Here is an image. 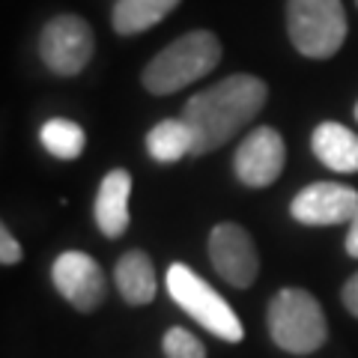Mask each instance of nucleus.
I'll return each instance as SVG.
<instances>
[{"mask_svg": "<svg viewBox=\"0 0 358 358\" xmlns=\"http://www.w3.org/2000/svg\"><path fill=\"white\" fill-rule=\"evenodd\" d=\"M268 334L278 350L289 355H310L326 343L329 322L320 301L308 289L287 287L268 305Z\"/></svg>", "mask_w": 358, "mask_h": 358, "instance_id": "3", "label": "nucleus"}, {"mask_svg": "<svg viewBox=\"0 0 358 358\" xmlns=\"http://www.w3.org/2000/svg\"><path fill=\"white\" fill-rule=\"evenodd\" d=\"M266 96L268 87L257 75H230L188 99L182 120L194 138L192 155H206L224 147L233 134L260 114Z\"/></svg>", "mask_w": 358, "mask_h": 358, "instance_id": "1", "label": "nucleus"}, {"mask_svg": "<svg viewBox=\"0 0 358 358\" xmlns=\"http://www.w3.org/2000/svg\"><path fill=\"white\" fill-rule=\"evenodd\" d=\"M51 278H54L57 293L81 313H93L108 296V281H105L102 266L84 251L60 254L54 260Z\"/></svg>", "mask_w": 358, "mask_h": 358, "instance_id": "8", "label": "nucleus"}, {"mask_svg": "<svg viewBox=\"0 0 358 358\" xmlns=\"http://www.w3.org/2000/svg\"><path fill=\"white\" fill-rule=\"evenodd\" d=\"M209 260H212V268L236 289L251 287L257 281V272H260V257H257L254 239L248 236V230L233 221L212 227Z\"/></svg>", "mask_w": 358, "mask_h": 358, "instance_id": "7", "label": "nucleus"}, {"mask_svg": "<svg viewBox=\"0 0 358 358\" xmlns=\"http://www.w3.org/2000/svg\"><path fill=\"white\" fill-rule=\"evenodd\" d=\"M284 162H287L284 138L272 126H260L239 143L236 155H233V171H236V179L242 185L266 188L281 176Z\"/></svg>", "mask_w": 358, "mask_h": 358, "instance_id": "9", "label": "nucleus"}, {"mask_svg": "<svg viewBox=\"0 0 358 358\" xmlns=\"http://www.w3.org/2000/svg\"><path fill=\"white\" fill-rule=\"evenodd\" d=\"M289 212L299 224H308V227L346 224L358 212V192L341 182H313L293 197Z\"/></svg>", "mask_w": 358, "mask_h": 358, "instance_id": "10", "label": "nucleus"}, {"mask_svg": "<svg viewBox=\"0 0 358 358\" xmlns=\"http://www.w3.org/2000/svg\"><path fill=\"white\" fill-rule=\"evenodd\" d=\"M129 194H131V173L114 167L99 185L96 194V224L108 239H117L129 230Z\"/></svg>", "mask_w": 358, "mask_h": 358, "instance_id": "11", "label": "nucleus"}, {"mask_svg": "<svg viewBox=\"0 0 358 358\" xmlns=\"http://www.w3.org/2000/svg\"><path fill=\"white\" fill-rule=\"evenodd\" d=\"M114 281H117L122 301H129L134 308L150 305L155 299V289H159L152 260L143 251H129V254L120 257V263L114 268Z\"/></svg>", "mask_w": 358, "mask_h": 358, "instance_id": "13", "label": "nucleus"}, {"mask_svg": "<svg viewBox=\"0 0 358 358\" xmlns=\"http://www.w3.org/2000/svg\"><path fill=\"white\" fill-rule=\"evenodd\" d=\"M355 3H358V0H355Z\"/></svg>", "mask_w": 358, "mask_h": 358, "instance_id": "22", "label": "nucleus"}, {"mask_svg": "<svg viewBox=\"0 0 358 358\" xmlns=\"http://www.w3.org/2000/svg\"><path fill=\"white\" fill-rule=\"evenodd\" d=\"M355 120H358V105H355Z\"/></svg>", "mask_w": 358, "mask_h": 358, "instance_id": "21", "label": "nucleus"}, {"mask_svg": "<svg viewBox=\"0 0 358 358\" xmlns=\"http://www.w3.org/2000/svg\"><path fill=\"white\" fill-rule=\"evenodd\" d=\"M192 147H194V138L182 117L162 120L147 134V150L159 164H173L179 159H185V155H192Z\"/></svg>", "mask_w": 358, "mask_h": 358, "instance_id": "15", "label": "nucleus"}, {"mask_svg": "<svg viewBox=\"0 0 358 358\" xmlns=\"http://www.w3.org/2000/svg\"><path fill=\"white\" fill-rule=\"evenodd\" d=\"M93 48H96L93 30L78 15H57L42 27L39 57L54 75L63 78L78 75L93 57Z\"/></svg>", "mask_w": 358, "mask_h": 358, "instance_id": "6", "label": "nucleus"}, {"mask_svg": "<svg viewBox=\"0 0 358 358\" xmlns=\"http://www.w3.org/2000/svg\"><path fill=\"white\" fill-rule=\"evenodd\" d=\"M39 141H42V147L54 155V159H63V162L78 159V155L84 152V147H87L84 129L78 126V122H72V120H63V117H54V120L45 122L42 131H39Z\"/></svg>", "mask_w": 358, "mask_h": 358, "instance_id": "16", "label": "nucleus"}, {"mask_svg": "<svg viewBox=\"0 0 358 358\" xmlns=\"http://www.w3.org/2000/svg\"><path fill=\"white\" fill-rule=\"evenodd\" d=\"M313 155L338 173H358V134L341 122H320L310 138Z\"/></svg>", "mask_w": 358, "mask_h": 358, "instance_id": "12", "label": "nucleus"}, {"mask_svg": "<svg viewBox=\"0 0 358 358\" xmlns=\"http://www.w3.org/2000/svg\"><path fill=\"white\" fill-rule=\"evenodd\" d=\"M346 13L341 0H287V33L299 54L326 60L346 39Z\"/></svg>", "mask_w": 358, "mask_h": 358, "instance_id": "4", "label": "nucleus"}, {"mask_svg": "<svg viewBox=\"0 0 358 358\" xmlns=\"http://www.w3.org/2000/svg\"><path fill=\"white\" fill-rule=\"evenodd\" d=\"M0 263L3 266L21 263V245L13 233H9V227H0Z\"/></svg>", "mask_w": 358, "mask_h": 358, "instance_id": "18", "label": "nucleus"}, {"mask_svg": "<svg viewBox=\"0 0 358 358\" xmlns=\"http://www.w3.org/2000/svg\"><path fill=\"white\" fill-rule=\"evenodd\" d=\"M221 60V42L209 30H192L159 51L143 69V87L155 96H171L176 90L200 81Z\"/></svg>", "mask_w": 358, "mask_h": 358, "instance_id": "2", "label": "nucleus"}, {"mask_svg": "<svg viewBox=\"0 0 358 358\" xmlns=\"http://www.w3.org/2000/svg\"><path fill=\"white\" fill-rule=\"evenodd\" d=\"M176 6L179 0H117L110 21L120 36H134L164 21Z\"/></svg>", "mask_w": 358, "mask_h": 358, "instance_id": "14", "label": "nucleus"}, {"mask_svg": "<svg viewBox=\"0 0 358 358\" xmlns=\"http://www.w3.org/2000/svg\"><path fill=\"white\" fill-rule=\"evenodd\" d=\"M164 284L176 305L192 320H197L206 331L215 334V338L227 341V343H239L245 338V329H242L239 317L233 313V308L194 272V268H188L185 263H173L167 268Z\"/></svg>", "mask_w": 358, "mask_h": 358, "instance_id": "5", "label": "nucleus"}, {"mask_svg": "<svg viewBox=\"0 0 358 358\" xmlns=\"http://www.w3.org/2000/svg\"><path fill=\"white\" fill-rule=\"evenodd\" d=\"M162 350L167 358H206V346L188 329H167L162 338Z\"/></svg>", "mask_w": 358, "mask_h": 358, "instance_id": "17", "label": "nucleus"}, {"mask_svg": "<svg viewBox=\"0 0 358 358\" xmlns=\"http://www.w3.org/2000/svg\"><path fill=\"white\" fill-rule=\"evenodd\" d=\"M346 254L358 257V212H355V218L350 221V233H346Z\"/></svg>", "mask_w": 358, "mask_h": 358, "instance_id": "20", "label": "nucleus"}, {"mask_svg": "<svg viewBox=\"0 0 358 358\" xmlns=\"http://www.w3.org/2000/svg\"><path fill=\"white\" fill-rule=\"evenodd\" d=\"M341 299H343L346 310H350L352 317H358V272L350 278V281L343 284V293H341Z\"/></svg>", "mask_w": 358, "mask_h": 358, "instance_id": "19", "label": "nucleus"}]
</instances>
